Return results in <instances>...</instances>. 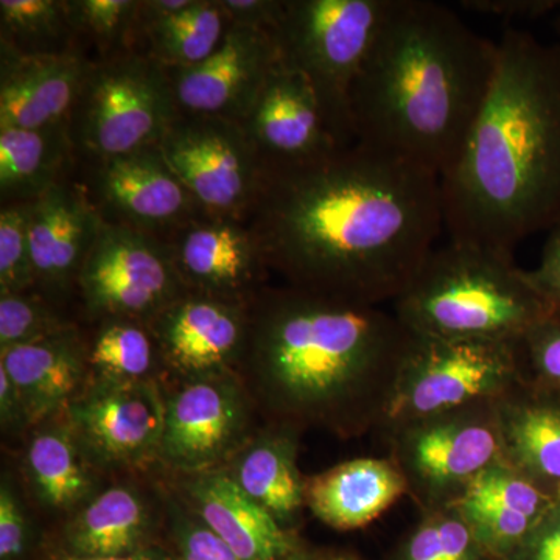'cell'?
<instances>
[{
    "label": "cell",
    "instance_id": "obj_1",
    "mask_svg": "<svg viewBox=\"0 0 560 560\" xmlns=\"http://www.w3.org/2000/svg\"><path fill=\"white\" fill-rule=\"evenodd\" d=\"M246 226L285 285L363 304L394 302L444 230L441 178L352 143L265 171Z\"/></svg>",
    "mask_w": 560,
    "mask_h": 560
},
{
    "label": "cell",
    "instance_id": "obj_2",
    "mask_svg": "<svg viewBox=\"0 0 560 560\" xmlns=\"http://www.w3.org/2000/svg\"><path fill=\"white\" fill-rule=\"evenodd\" d=\"M249 315L246 381L276 423L382 430L415 337L396 313L283 285L264 287Z\"/></svg>",
    "mask_w": 560,
    "mask_h": 560
},
{
    "label": "cell",
    "instance_id": "obj_3",
    "mask_svg": "<svg viewBox=\"0 0 560 560\" xmlns=\"http://www.w3.org/2000/svg\"><path fill=\"white\" fill-rule=\"evenodd\" d=\"M451 241L511 253L560 221V44L508 27L485 103L441 176Z\"/></svg>",
    "mask_w": 560,
    "mask_h": 560
},
{
    "label": "cell",
    "instance_id": "obj_4",
    "mask_svg": "<svg viewBox=\"0 0 560 560\" xmlns=\"http://www.w3.org/2000/svg\"><path fill=\"white\" fill-rule=\"evenodd\" d=\"M497 43L430 0H394L350 95L353 142L445 175L480 113Z\"/></svg>",
    "mask_w": 560,
    "mask_h": 560
},
{
    "label": "cell",
    "instance_id": "obj_5",
    "mask_svg": "<svg viewBox=\"0 0 560 560\" xmlns=\"http://www.w3.org/2000/svg\"><path fill=\"white\" fill-rule=\"evenodd\" d=\"M393 305L412 335L442 340L522 342L560 318L511 253L460 241L431 250Z\"/></svg>",
    "mask_w": 560,
    "mask_h": 560
},
{
    "label": "cell",
    "instance_id": "obj_6",
    "mask_svg": "<svg viewBox=\"0 0 560 560\" xmlns=\"http://www.w3.org/2000/svg\"><path fill=\"white\" fill-rule=\"evenodd\" d=\"M394 0H287L272 31L279 61L311 83L342 147L352 145L350 95Z\"/></svg>",
    "mask_w": 560,
    "mask_h": 560
},
{
    "label": "cell",
    "instance_id": "obj_7",
    "mask_svg": "<svg viewBox=\"0 0 560 560\" xmlns=\"http://www.w3.org/2000/svg\"><path fill=\"white\" fill-rule=\"evenodd\" d=\"M167 70L138 51L92 62L69 120L77 162L160 145L178 117Z\"/></svg>",
    "mask_w": 560,
    "mask_h": 560
},
{
    "label": "cell",
    "instance_id": "obj_8",
    "mask_svg": "<svg viewBox=\"0 0 560 560\" xmlns=\"http://www.w3.org/2000/svg\"><path fill=\"white\" fill-rule=\"evenodd\" d=\"M525 381L522 342L415 335L382 431L442 412L497 404Z\"/></svg>",
    "mask_w": 560,
    "mask_h": 560
},
{
    "label": "cell",
    "instance_id": "obj_9",
    "mask_svg": "<svg viewBox=\"0 0 560 560\" xmlns=\"http://www.w3.org/2000/svg\"><path fill=\"white\" fill-rule=\"evenodd\" d=\"M390 458L423 511L452 506L503 459L497 404L475 405L386 431Z\"/></svg>",
    "mask_w": 560,
    "mask_h": 560
},
{
    "label": "cell",
    "instance_id": "obj_10",
    "mask_svg": "<svg viewBox=\"0 0 560 560\" xmlns=\"http://www.w3.org/2000/svg\"><path fill=\"white\" fill-rule=\"evenodd\" d=\"M160 149L206 215L245 223L265 165L241 121L178 114Z\"/></svg>",
    "mask_w": 560,
    "mask_h": 560
},
{
    "label": "cell",
    "instance_id": "obj_11",
    "mask_svg": "<svg viewBox=\"0 0 560 560\" xmlns=\"http://www.w3.org/2000/svg\"><path fill=\"white\" fill-rule=\"evenodd\" d=\"M77 291L91 319L125 318L147 324L189 293L167 242L106 223L84 260Z\"/></svg>",
    "mask_w": 560,
    "mask_h": 560
},
{
    "label": "cell",
    "instance_id": "obj_12",
    "mask_svg": "<svg viewBox=\"0 0 560 560\" xmlns=\"http://www.w3.org/2000/svg\"><path fill=\"white\" fill-rule=\"evenodd\" d=\"M83 167L84 180L80 183L103 223L167 241L179 228L208 217L172 171L160 145L83 162Z\"/></svg>",
    "mask_w": 560,
    "mask_h": 560
},
{
    "label": "cell",
    "instance_id": "obj_13",
    "mask_svg": "<svg viewBox=\"0 0 560 560\" xmlns=\"http://www.w3.org/2000/svg\"><path fill=\"white\" fill-rule=\"evenodd\" d=\"M165 399L160 456L189 475L215 467L242 451L249 427V401L231 372L186 378Z\"/></svg>",
    "mask_w": 560,
    "mask_h": 560
},
{
    "label": "cell",
    "instance_id": "obj_14",
    "mask_svg": "<svg viewBox=\"0 0 560 560\" xmlns=\"http://www.w3.org/2000/svg\"><path fill=\"white\" fill-rule=\"evenodd\" d=\"M77 440L103 464L132 466L160 456L165 399L156 383L97 378L68 407Z\"/></svg>",
    "mask_w": 560,
    "mask_h": 560
},
{
    "label": "cell",
    "instance_id": "obj_15",
    "mask_svg": "<svg viewBox=\"0 0 560 560\" xmlns=\"http://www.w3.org/2000/svg\"><path fill=\"white\" fill-rule=\"evenodd\" d=\"M278 62L272 32L231 24L200 65L165 70L179 114L242 121Z\"/></svg>",
    "mask_w": 560,
    "mask_h": 560
},
{
    "label": "cell",
    "instance_id": "obj_16",
    "mask_svg": "<svg viewBox=\"0 0 560 560\" xmlns=\"http://www.w3.org/2000/svg\"><path fill=\"white\" fill-rule=\"evenodd\" d=\"M250 302L189 293L149 326L164 364L186 378L226 374L245 359Z\"/></svg>",
    "mask_w": 560,
    "mask_h": 560
},
{
    "label": "cell",
    "instance_id": "obj_17",
    "mask_svg": "<svg viewBox=\"0 0 560 560\" xmlns=\"http://www.w3.org/2000/svg\"><path fill=\"white\" fill-rule=\"evenodd\" d=\"M241 124L265 171L308 164L342 149L311 83L280 61Z\"/></svg>",
    "mask_w": 560,
    "mask_h": 560
},
{
    "label": "cell",
    "instance_id": "obj_18",
    "mask_svg": "<svg viewBox=\"0 0 560 560\" xmlns=\"http://www.w3.org/2000/svg\"><path fill=\"white\" fill-rule=\"evenodd\" d=\"M165 242L191 293L250 302L264 289L267 265L243 221L202 217Z\"/></svg>",
    "mask_w": 560,
    "mask_h": 560
},
{
    "label": "cell",
    "instance_id": "obj_19",
    "mask_svg": "<svg viewBox=\"0 0 560 560\" xmlns=\"http://www.w3.org/2000/svg\"><path fill=\"white\" fill-rule=\"evenodd\" d=\"M103 224L83 184L69 179L32 202L28 215L36 290L57 301L77 282Z\"/></svg>",
    "mask_w": 560,
    "mask_h": 560
},
{
    "label": "cell",
    "instance_id": "obj_20",
    "mask_svg": "<svg viewBox=\"0 0 560 560\" xmlns=\"http://www.w3.org/2000/svg\"><path fill=\"white\" fill-rule=\"evenodd\" d=\"M556 499L501 459L482 471L453 506L490 556L510 560Z\"/></svg>",
    "mask_w": 560,
    "mask_h": 560
},
{
    "label": "cell",
    "instance_id": "obj_21",
    "mask_svg": "<svg viewBox=\"0 0 560 560\" xmlns=\"http://www.w3.org/2000/svg\"><path fill=\"white\" fill-rule=\"evenodd\" d=\"M92 62L81 50L49 57L0 54V128L69 125Z\"/></svg>",
    "mask_w": 560,
    "mask_h": 560
},
{
    "label": "cell",
    "instance_id": "obj_22",
    "mask_svg": "<svg viewBox=\"0 0 560 560\" xmlns=\"http://www.w3.org/2000/svg\"><path fill=\"white\" fill-rule=\"evenodd\" d=\"M186 493L195 514L242 560H287L296 551L289 529L246 495L228 471L190 475Z\"/></svg>",
    "mask_w": 560,
    "mask_h": 560
},
{
    "label": "cell",
    "instance_id": "obj_23",
    "mask_svg": "<svg viewBox=\"0 0 560 560\" xmlns=\"http://www.w3.org/2000/svg\"><path fill=\"white\" fill-rule=\"evenodd\" d=\"M503 460L560 495V393L525 381L497 401Z\"/></svg>",
    "mask_w": 560,
    "mask_h": 560
},
{
    "label": "cell",
    "instance_id": "obj_24",
    "mask_svg": "<svg viewBox=\"0 0 560 560\" xmlns=\"http://www.w3.org/2000/svg\"><path fill=\"white\" fill-rule=\"evenodd\" d=\"M408 493L393 458H357L308 478L305 506L335 529L370 525Z\"/></svg>",
    "mask_w": 560,
    "mask_h": 560
},
{
    "label": "cell",
    "instance_id": "obj_25",
    "mask_svg": "<svg viewBox=\"0 0 560 560\" xmlns=\"http://www.w3.org/2000/svg\"><path fill=\"white\" fill-rule=\"evenodd\" d=\"M0 366L20 390L31 423L68 408L81 393L90 366V346L75 327L44 340L0 352Z\"/></svg>",
    "mask_w": 560,
    "mask_h": 560
},
{
    "label": "cell",
    "instance_id": "obj_26",
    "mask_svg": "<svg viewBox=\"0 0 560 560\" xmlns=\"http://www.w3.org/2000/svg\"><path fill=\"white\" fill-rule=\"evenodd\" d=\"M298 431L276 423L245 442L230 471L243 492L285 528L305 508L307 480L298 466Z\"/></svg>",
    "mask_w": 560,
    "mask_h": 560
},
{
    "label": "cell",
    "instance_id": "obj_27",
    "mask_svg": "<svg viewBox=\"0 0 560 560\" xmlns=\"http://www.w3.org/2000/svg\"><path fill=\"white\" fill-rule=\"evenodd\" d=\"M77 164L69 125L25 130L0 128L2 206L31 205L69 180Z\"/></svg>",
    "mask_w": 560,
    "mask_h": 560
},
{
    "label": "cell",
    "instance_id": "obj_28",
    "mask_svg": "<svg viewBox=\"0 0 560 560\" xmlns=\"http://www.w3.org/2000/svg\"><path fill=\"white\" fill-rule=\"evenodd\" d=\"M150 515L142 497L128 486L103 490L73 517L66 547L73 558H119L142 550Z\"/></svg>",
    "mask_w": 560,
    "mask_h": 560
},
{
    "label": "cell",
    "instance_id": "obj_29",
    "mask_svg": "<svg viewBox=\"0 0 560 560\" xmlns=\"http://www.w3.org/2000/svg\"><path fill=\"white\" fill-rule=\"evenodd\" d=\"M230 25L220 0H194L189 9L164 18L139 10L136 51L164 69L191 68L219 49Z\"/></svg>",
    "mask_w": 560,
    "mask_h": 560
},
{
    "label": "cell",
    "instance_id": "obj_30",
    "mask_svg": "<svg viewBox=\"0 0 560 560\" xmlns=\"http://www.w3.org/2000/svg\"><path fill=\"white\" fill-rule=\"evenodd\" d=\"M70 427L39 430L28 442L25 467L40 503L69 511L86 500L92 478Z\"/></svg>",
    "mask_w": 560,
    "mask_h": 560
},
{
    "label": "cell",
    "instance_id": "obj_31",
    "mask_svg": "<svg viewBox=\"0 0 560 560\" xmlns=\"http://www.w3.org/2000/svg\"><path fill=\"white\" fill-rule=\"evenodd\" d=\"M77 47L68 0H0V54L49 57Z\"/></svg>",
    "mask_w": 560,
    "mask_h": 560
},
{
    "label": "cell",
    "instance_id": "obj_32",
    "mask_svg": "<svg viewBox=\"0 0 560 560\" xmlns=\"http://www.w3.org/2000/svg\"><path fill=\"white\" fill-rule=\"evenodd\" d=\"M161 363L164 360L149 324L125 318L101 320L90 346V366L97 378L153 381Z\"/></svg>",
    "mask_w": 560,
    "mask_h": 560
},
{
    "label": "cell",
    "instance_id": "obj_33",
    "mask_svg": "<svg viewBox=\"0 0 560 560\" xmlns=\"http://www.w3.org/2000/svg\"><path fill=\"white\" fill-rule=\"evenodd\" d=\"M77 47L92 61L136 51L140 0H68Z\"/></svg>",
    "mask_w": 560,
    "mask_h": 560
},
{
    "label": "cell",
    "instance_id": "obj_34",
    "mask_svg": "<svg viewBox=\"0 0 560 560\" xmlns=\"http://www.w3.org/2000/svg\"><path fill=\"white\" fill-rule=\"evenodd\" d=\"M423 512L422 521L405 540L400 560H497L475 539L453 504Z\"/></svg>",
    "mask_w": 560,
    "mask_h": 560
},
{
    "label": "cell",
    "instance_id": "obj_35",
    "mask_svg": "<svg viewBox=\"0 0 560 560\" xmlns=\"http://www.w3.org/2000/svg\"><path fill=\"white\" fill-rule=\"evenodd\" d=\"M40 294H0V352L54 337L69 329Z\"/></svg>",
    "mask_w": 560,
    "mask_h": 560
},
{
    "label": "cell",
    "instance_id": "obj_36",
    "mask_svg": "<svg viewBox=\"0 0 560 560\" xmlns=\"http://www.w3.org/2000/svg\"><path fill=\"white\" fill-rule=\"evenodd\" d=\"M31 205L0 209V294L31 293L36 290L28 215Z\"/></svg>",
    "mask_w": 560,
    "mask_h": 560
},
{
    "label": "cell",
    "instance_id": "obj_37",
    "mask_svg": "<svg viewBox=\"0 0 560 560\" xmlns=\"http://www.w3.org/2000/svg\"><path fill=\"white\" fill-rule=\"evenodd\" d=\"M172 533L178 560H242L195 512L172 504Z\"/></svg>",
    "mask_w": 560,
    "mask_h": 560
},
{
    "label": "cell",
    "instance_id": "obj_38",
    "mask_svg": "<svg viewBox=\"0 0 560 560\" xmlns=\"http://www.w3.org/2000/svg\"><path fill=\"white\" fill-rule=\"evenodd\" d=\"M522 349L529 381L560 393V318L530 330Z\"/></svg>",
    "mask_w": 560,
    "mask_h": 560
},
{
    "label": "cell",
    "instance_id": "obj_39",
    "mask_svg": "<svg viewBox=\"0 0 560 560\" xmlns=\"http://www.w3.org/2000/svg\"><path fill=\"white\" fill-rule=\"evenodd\" d=\"M28 545L27 515L9 480L0 486V560H20Z\"/></svg>",
    "mask_w": 560,
    "mask_h": 560
},
{
    "label": "cell",
    "instance_id": "obj_40",
    "mask_svg": "<svg viewBox=\"0 0 560 560\" xmlns=\"http://www.w3.org/2000/svg\"><path fill=\"white\" fill-rule=\"evenodd\" d=\"M232 25L272 32L279 24L287 0H220Z\"/></svg>",
    "mask_w": 560,
    "mask_h": 560
},
{
    "label": "cell",
    "instance_id": "obj_41",
    "mask_svg": "<svg viewBox=\"0 0 560 560\" xmlns=\"http://www.w3.org/2000/svg\"><path fill=\"white\" fill-rule=\"evenodd\" d=\"M510 560H560V497Z\"/></svg>",
    "mask_w": 560,
    "mask_h": 560
},
{
    "label": "cell",
    "instance_id": "obj_42",
    "mask_svg": "<svg viewBox=\"0 0 560 560\" xmlns=\"http://www.w3.org/2000/svg\"><path fill=\"white\" fill-rule=\"evenodd\" d=\"M464 9L501 20H536L559 10L558 0H466Z\"/></svg>",
    "mask_w": 560,
    "mask_h": 560
},
{
    "label": "cell",
    "instance_id": "obj_43",
    "mask_svg": "<svg viewBox=\"0 0 560 560\" xmlns=\"http://www.w3.org/2000/svg\"><path fill=\"white\" fill-rule=\"evenodd\" d=\"M530 276L547 300L560 311V221L551 228L539 265Z\"/></svg>",
    "mask_w": 560,
    "mask_h": 560
},
{
    "label": "cell",
    "instance_id": "obj_44",
    "mask_svg": "<svg viewBox=\"0 0 560 560\" xmlns=\"http://www.w3.org/2000/svg\"><path fill=\"white\" fill-rule=\"evenodd\" d=\"M0 419L3 429H21L28 420L27 410L16 385L11 381L9 372L0 366Z\"/></svg>",
    "mask_w": 560,
    "mask_h": 560
},
{
    "label": "cell",
    "instance_id": "obj_45",
    "mask_svg": "<svg viewBox=\"0 0 560 560\" xmlns=\"http://www.w3.org/2000/svg\"><path fill=\"white\" fill-rule=\"evenodd\" d=\"M60 560H178L176 558H171V556L165 555L160 550H153V548H142V550L131 552V555L119 556V558H106V559H83V558H73V556L66 555L65 558Z\"/></svg>",
    "mask_w": 560,
    "mask_h": 560
},
{
    "label": "cell",
    "instance_id": "obj_46",
    "mask_svg": "<svg viewBox=\"0 0 560 560\" xmlns=\"http://www.w3.org/2000/svg\"><path fill=\"white\" fill-rule=\"evenodd\" d=\"M323 560H357V559L348 558V556H337V558H329V559H323Z\"/></svg>",
    "mask_w": 560,
    "mask_h": 560
},
{
    "label": "cell",
    "instance_id": "obj_47",
    "mask_svg": "<svg viewBox=\"0 0 560 560\" xmlns=\"http://www.w3.org/2000/svg\"><path fill=\"white\" fill-rule=\"evenodd\" d=\"M556 27H558V31L560 33V9H559V14H558V20H556Z\"/></svg>",
    "mask_w": 560,
    "mask_h": 560
},
{
    "label": "cell",
    "instance_id": "obj_48",
    "mask_svg": "<svg viewBox=\"0 0 560 560\" xmlns=\"http://www.w3.org/2000/svg\"><path fill=\"white\" fill-rule=\"evenodd\" d=\"M560 497V495H559Z\"/></svg>",
    "mask_w": 560,
    "mask_h": 560
}]
</instances>
